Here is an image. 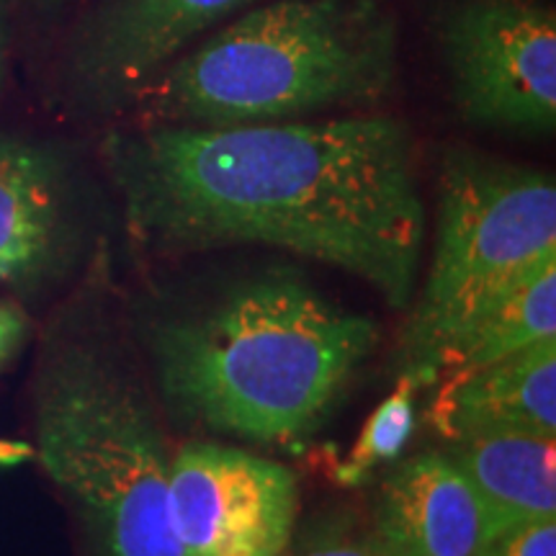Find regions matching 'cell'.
I'll return each mask as SVG.
<instances>
[{
    "label": "cell",
    "instance_id": "obj_1",
    "mask_svg": "<svg viewBox=\"0 0 556 556\" xmlns=\"http://www.w3.org/2000/svg\"><path fill=\"white\" fill-rule=\"evenodd\" d=\"M129 232L184 253L232 242L291 250L364 278L402 309L426 206L413 135L389 114L235 127H148L103 142Z\"/></svg>",
    "mask_w": 556,
    "mask_h": 556
},
{
    "label": "cell",
    "instance_id": "obj_2",
    "mask_svg": "<svg viewBox=\"0 0 556 556\" xmlns=\"http://www.w3.org/2000/svg\"><path fill=\"white\" fill-rule=\"evenodd\" d=\"M377 336L374 319L270 270L163 325L152 358L176 413L255 443H296L328 420Z\"/></svg>",
    "mask_w": 556,
    "mask_h": 556
},
{
    "label": "cell",
    "instance_id": "obj_3",
    "mask_svg": "<svg viewBox=\"0 0 556 556\" xmlns=\"http://www.w3.org/2000/svg\"><path fill=\"white\" fill-rule=\"evenodd\" d=\"M379 0H276L180 52L127 101L148 127H235L374 106L397 83Z\"/></svg>",
    "mask_w": 556,
    "mask_h": 556
},
{
    "label": "cell",
    "instance_id": "obj_4",
    "mask_svg": "<svg viewBox=\"0 0 556 556\" xmlns=\"http://www.w3.org/2000/svg\"><path fill=\"white\" fill-rule=\"evenodd\" d=\"M34 433V456L80 507L106 556H191L173 528L163 433L106 348L73 340L47 353Z\"/></svg>",
    "mask_w": 556,
    "mask_h": 556
},
{
    "label": "cell",
    "instance_id": "obj_5",
    "mask_svg": "<svg viewBox=\"0 0 556 556\" xmlns=\"http://www.w3.org/2000/svg\"><path fill=\"white\" fill-rule=\"evenodd\" d=\"M548 261H556L554 178L448 152L438 176L433 263L402 332V374L430 384L438 351Z\"/></svg>",
    "mask_w": 556,
    "mask_h": 556
},
{
    "label": "cell",
    "instance_id": "obj_6",
    "mask_svg": "<svg viewBox=\"0 0 556 556\" xmlns=\"http://www.w3.org/2000/svg\"><path fill=\"white\" fill-rule=\"evenodd\" d=\"M441 47L467 119L500 129H554V5L458 0L441 18Z\"/></svg>",
    "mask_w": 556,
    "mask_h": 556
},
{
    "label": "cell",
    "instance_id": "obj_7",
    "mask_svg": "<svg viewBox=\"0 0 556 556\" xmlns=\"http://www.w3.org/2000/svg\"><path fill=\"white\" fill-rule=\"evenodd\" d=\"M168 497L191 556H281L299 510L287 467L212 443H191L170 458Z\"/></svg>",
    "mask_w": 556,
    "mask_h": 556
},
{
    "label": "cell",
    "instance_id": "obj_8",
    "mask_svg": "<svg viewBox=\"0 0 556 556\" xmlns=\"http://www.w3.org/2000/svg\"><path fill=\"white\" fill-rule=\"evenodd\" d=\"M255 0H106L75 41L73 80L96 103H127L193 39Z\"/></svg>",
    "mask_w": 556,
    "mask_h": 556
},
{
    "label": "cell",
    "instance_id": "obj_9",
    "mask_svg": "<svg viewBox=\"0 0 556 556\" xmlns=\"http://www.w3.org/2000/svg\"><path fill=\"white\" fill-rule=\"evenodd\" d=\"M495 539L482 500L446 454L397 464L374 510V556H479Z\"/></svg>",
    "mask_w": 556,
    "mask_h": 556
},
{
    "label": "cell",
    "instance_id": "obj_10",
    "mask_svg": "<svg viewBox=\"0 0 556 556\" xmlns=\"http://www.w3.org/2000/svg\"><path fill=\"white\" fill-rule=\"evenodd\" d=\"M430 420L448 441L497 430L556 435V338L467 377L446 379Z\"/></svg>",
    "mask_w": 556,
    "mask_h": 556
},
{
    "label": "cell",
    "instance_id": "obj_11",
    "mask_svg": "<svg viewBox=\"0 0 556 556\" xmlns=\"http://www.w3.org/2000/svg\"><path fill=\"white\" fill-rule=\"evenodd\" d=\"M67 240L65 180L52 152L0 137V281L50 274Z\"/></svg>",
    "mask_w": 556,
    "mask_h": 556
},
{
    "label": "cell",
    "instance_id": "obj_12",
    "mask_svg": "<svg viewBox=\"0 0 556 556\" xmlns=\"http://www.w3.org/2000/svg\"><path fill=\"white\" fill-rule=\"evenodd\" d=\"M446 458L482 500L492 533L556 518V435L497 430L451 441Z\"/></svg>",
    "mask_w": 556,
    "mask_h": 556
},
{
    "label": "cell",
    "instance_id": "obj_13",
    "mask_svg": "<svg viewBox=\"0 0 556 556\" xmlns=\"http://www.w3.org/2000/svg\"><path fill=\"white\" fill-rule=\"evenodd\" d=\"M556 338V261L523 278L438 351L433 381L458 379Z\"/></svg>",
    "mask_w": 556,
    "mask_h": 556
},
{
    "label": "cell",
    "instance_id": "obj_14",
    "mask_svg": "<svg viewBox=\"0 0 556 556\" xmlns=\"http://www.w3.org/2000/svg\"><path fill=\"white\" fill-rule=\"evenodd\" d=\"M422 387L420 381L409 374H400L397 387L381 405L374 409L361 430L356 446L343 464H340L336 477L340 484H358L366 475H371L379 464L392 462L405 448L409 433L415 426V392Z\"/></svg>",
    "mask_w": 556,
    "mask_h": 556
},
{
    "label": "cell",
    "instance_id": "obj_15",
    "mask_svg": "<svg viewBox=\"0 0 556 556\" xmlns=\"http://www.w3.org/2000/svg\"><path fill=\"white\" fill-rule=\"evenodd\" d=\"M479 556H556V518L507 528Z\"/></svg>",
    "mask_w": 556,
    "mask_h": 556
},
{
    "label": "cell",
    "instance_id": "obj_16",
    "mask_svg": "<svg viewBox=\"0 0 556 556\" xmlns=\"http://www.w3.org/2000/svg\"><path fill=\"white\" fill-rule=\"evenodd\" d=\"M29 332V319L13 302H0V368L16 356Z\"/></svg>",
    "mask_w": 556,
    "mask_h": 556
},
{
    "label": "cell",
    "instance_id": "obj_17",
    "mask_svg": "<svg viewBox=\"0 0 556 556\" xmlns=\"http://www.w3.org/2000/svg\"><path fill=\"white\" fill-rule=\"evenodd\" d=\"M34 458V446L26 441H3L0 438V469L18 467V464Z\"/></svg>",
    "mask_w": 556,
    "mask_h": 556
},
{
    "label": "cell",
    "instance_id": "obj_18",
    "mask_svg": "<svg viewBox=\"0 0 556 556\" xmlns=\"http://www.w3.org/2000/svg\"><path fill=\"white\" fill-rule=\"evenodd\" d=\"M302 556H374V552L371 546H358V544H348V541H340V544L317 546Z\"/></svg>",
    "mask_w": 556,
    "mask_h": 556
},
{
    "label": "cell",
    "instance_id": "obj_19",
    "mask_svg": "<svg viewBox=\"0 0 556 556\" xmlns=\"http://www.w3.org/2000/svg\"><path fill=\"white\" fill-rule=\"evenodd\" d=\"M3 73H5V34H3V24H0V83H3Z\"/></svg>",
    "mask_w": 556,
    "mask_h": 556
},
{
    "label": "cell",
    "instance_id": "obj_20",
    "mask_svg": "<svg viewBox=\"0 0 556 556\" xmlns=\"http://www.w3.org/2000/svg\"><path fill=\"white\" fill-rule=\"evenodd\" d=\"M39 3H45V5H58V3H62V0H39Z\"/></svg>",
    "mask_w": 556,
    "mask_h": 556
}]
</instances>
